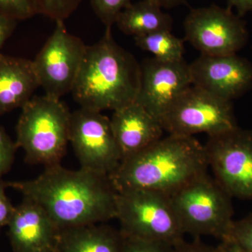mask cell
I'll use <instances>...</instances> for the list:
<instances>
[{
    "label": "cell",
    "instance_id": "cell-26",
    "mask_svg": "<svg viewBox=\"0 0 252 252\" xmlns=\"http://www.w3.org/2000/svg\"><path fill=\"white\" fill-rule=\"evenodd\" d=\"M5 188V182L0 180V231L3 227L9 224L16 207L6 195Z\"/></svg>",
    "mask_w": 252,
    "mask_h": 252
},
{
    "label": "cell",
    "instance_id": "cell-10",
    "mask_svg": "<svg viewBox=\"0 0 252 252\" xmlns=\"http://www.w3.org/2000/svg\"><path fill=\"white\" fill-rule=\"evenodd\" d=\"M86 48L80 38L67 31L64 21H56L52 34L32 61L39 87L46 95L61 99L71 93Z\"/></svg>",
    "mask_w": 252,
    "mask_h": 252
},
{
    "label": "cell",
    "instance_id": "cell-30",
    "mask_svg": "<svg viewBox=\"0 0 252 252\" xmlns=\"http://www.w3.org/2000/svg\"><path fill=\"white\" fill-rule=\"evenodd\" d=\"M216 248L217 252H248L238 244L228 239L222 240Z\"/></svg>",
    "mask_w": 252,
    "mask_h": 252
},
{
    "label": "cell",
    "instance_id": "cell-2",
    "mask_svg": "<svg viewBox=\"0 0 252 252\" xmlns=\"http://www.w3.org/2000/svg\"><path fill=\"white\" fill-rule=\"evenodd\" d=\"M208 167L205 147L195 137L168 135L122 160L109 178L117 192L147 190L170 195Z\"/></svg>",
    "mask_w": 252,
    "mask_h": 252
},
{
    "label": "cell",
    "instance_id": "cell-9",
    "mask_svg": "<svg viewBox=\"0 0 252 252\" xmlns=\"http://www.w3.org/2000/svg\"><path fill=\"white\" fill-rule=\"evenodd\" d=\"M185 39L201 55L237 54L249 39L246 23L230 8L216 4L195 8L184 21Z\"/></svg>",
    "mask_w": 252,
    "mask_h": 252
},
{
    "label": "cell",
    "instance_id": "cell-4",
    "mask_svg": "<svg viewBox=\"0 0 252 252\" xmlns=\"http://www.w3.org/2000/svg\"><path fill=\"white\" fill-rule=\"evenodd\" d=\"M16 126L18 148L28 163L61 164L69 142L71 112L61 99L34 96L22 107Z\"/></svg>",
    "mask_w": 252,
    "mask_h": 252
},
{
    "label": "cell",
    "instance_id": "cell-17",
    "mask_svg": "<svg viewBox=\"0 0 252 252\" xmlns=\"http://www.w3.org/2000/svg\"><path fill=\"white\" fill-rule=\"evenodd\" d=\"M120 230L101 223L59 230L56 252H122Z\"/></svg>",
    "mask_w": 252,
    "mask_h": 252
},
{
    "label": "cell",
    "instance_id": "cell-25",
    "mask_svg": "<svg viewBox=\"0 0 252 252\" xmlns=\"http://www.w3.org/2000/svg\"><path fill=\"white\" fill-rule=\"evenodd\" d=\"M18 147L0 125V180L11 170Z\"/></svg>",
    "mask_w": 252,
    "mask_h": 252
},
{
    "label": "cell",
    "instance_id": "cell-18",
    "mask_svg": "<svg viewBox=\"0 0 252 252\" xmlns=\"http://www.w3.org/2000/svg\"><path fill=\"white\" fill-rule=\"evenodd\" d=\"M155 0H142L130 3L117 16V24L127 35H146L155 32L172 31L173 20Z\"/></svg>",
    "mask_w": 252,
    "mask_h": 252
},
{
    "label": "cell",
    "instance_id": "cell-1",
    "mask_svg": "<svg viewBox=\"0 0 252 252\" xmlns=\"http://www.w3.org/2000/svg\"><path fill=\"white\" fill-rule=\"evenodd\" d=\"M46 212L59 229L116 219L117 190L109 176L61 164L46 167L34 180L5 182Z\"/></svg>",
    "mask_w": 252,
    "mask_h": 252
},
{
    "label": "cell",
    "instance_id": "cell-6",
    "mask_svg": "<svg viewBox=\"0 0 252 252\" xmlns=\"http://www.w3.org/2000/svg\"><path fill=\"white\" fill-rule=\"evenodd\" d=\"M116 219L123 236L175 244L183 230L170 195L147 190L118 192Z\"/></svg>",
    "mask_w": 252,
    "mask_h": 252
},
{
    "label": "cell",
    "instance_id": "cell-22",
    "mask_svg": "<svg viewBox=\"0 0 252 252\" xmlns=\"http://www.w3.org/2000/svg\"><path fill=\"white\" fill-rule=\"evenodd\" d=\"M0 14L16 21H24L36 13L32 0H0Z\"/></svg>",
    "mask_w": 252,
    "mask_h": 252
},
{
    "label": "cell",
    "instance_id": "cell-16",
    "mask_svg": "<svg viewBox=\"0 0 252 252\" xmlns=\"http://www.w3.org/2000/svg\"><path fill=\"white\" fill-rule=\"evenodd\" d=\"M38 87L32 61L0 54V116L22 108Z\"/></svg>",
    "mask_w": 252,
    "mask_h": 252
},
{
    "label": "cell",
    "instance_id": "cell-29",
    "mask_svg": "<svg viewBox=\"0 0 252 252\" xmlns=\"http://www.w3.org/2000/svg\"><path fill=\"white\" fill-rule=\"evenodd\" d=\"M228 7L230 9L234 8L237 11V14L243 17L245 14L252 11V0H226Z\"/></svg>",
    "mask_w": 252,
    "mask_h": 252
},
{
    "label": "cell",
    "instance_id": "cell-5",
    "mask_svg": "<svg viewBox=\"0 0 252 252\" xmlns=\"http://www.w3.org/2000/svg\"><path fill=\"white\" fill-rule=\"evenodd\" d=\"M182 229L194 238H226L233 222L231 197L207 172L170 195Z\"/></svg>",
    "mask_w": 252,
    "mask_h": 252
},
{
    "label": "cell",
    "instance_id": "cell-31",
    "mask_svg": "<svg viewBox=\"0 0 252 252\" xmlns=\"http://www.w3.org/2000/svg\"><path fill=\"white\" fill-rule=\"evenodd\" d=\"M162 8L172 9L176 6L185 4L188 0H155Z\"/></svg>",
    "mask_w": 252,
    "mask_h": 252
},
{
    "label": "cell",
    "instance_id": "cell-23",
    "mask_svg": "<svg viewBox=\"0 0 252 252\" xmlns=\"http://www.w3.org/2000/svg\"><path fill=\"white\" fill-rule=\"evenodd\" d=\"M225 239L235 242L248 252H252V214L241 220H233L229 233Z\"/></svg>",
    "mask_w": 252,
    "mask_h": 252
},
{
    "label": "cell",
    "instance_id": "cell-28",
    "mask_svg": "<svg viewBox=\"0 0 252 252\" xmlns=\"http://www.w3.org/2000/svg\"><path fill=\"white\" fill-rule=\"evenodd\" d=\"M17 22L13 18L0 14V54H1V48L12 34Z\"/></svg>",
    "mask_w": 252,
    "mask_h": 252
},
{
    "label": "cell",
    "instance_id": "cell-27",
    "mask_svg": "<svg viewBox=\"0 0 252 252\" xmlns=\"http://www.w3.org/2000/svg\"><path fill=\"white\" fill-rule=\"evenodd\" d=\"M174 252H217V248L203 243L200 238L193 241H185L184 239L174 245Z\"/></svg>",
    "mask_w": 252,
    "mask_h": 252
},
{
    "label": "cell",
    "instance_id": "cell-12",
    "mask_svg": "<svg viewBox=\"0 0 252 252\" xmlns=\"http://www.w3.org/2000/svg\"><path fill=\"white\" fill-rule=\"evenodd\" d=\"M140 89L135 102L161 120L176 100L192 85L190 67L185 60L165 62L150 58L140 64Z\"/></svg>",
    "mask_w": 252,
    "mask_h": 252
},
{
    "label": "cell",
    "instance_id": "cell-19",
    "mask_svg": "<svg viewBox=\"0 0 252 252\" xmlns=\"http://www.w3.org/2000/svg\"><path fill=\"white\" fill-rule=\"evenodd\" d=\"M134 39L136 45L150 53L154 59L165 62H177L184 59V41L174 35L172 31L155 32Z\"/></svg>",
    "mask_w": 252,
    "mask_h": 252
},
{
    "label": "cell",
    "instance_id": "cell-15",
    "mask_svg": "<svg viewBox=\"0 0 252 252\" xmlns=\"http://www.w3.org/2000/svg\"><path fill=\"white\" fill-rule=\"evenodd\" d=\"M113 112L111 126L122 161L162 138L164 130L160 121L137 102Z\"/></svg>",
    "mask_w": 252,
    "mask_h": 252
},
{
    "label": "cell",
    "instance_id": "cell-24",
    "mask_svg": "<svg viewBox=\"0 0 252 252\" xmlns=\"http://www.w3.org/2000/svg\"><path fill=\"white\" fill-rule=\"evenodd\" d=\"M122 252H174V245L165 242L124 236Z\"/></svg>",
    "mask_w": 252,
    "mask_h": 252
},
{
    "label": "cell",
    "instance_id": "cell-3",
    "mask_svg": "<svg viewBox=\"0 0 252 252\" xmlns=\"http://www.w3.org/2000/svg\"><path fill=\"white\" fill-rule=\"evenodd\" d=\"M140 81V64L106 28L100 40L87 46L71 93L82 108L114 111L135 102Z\"/></svg>",
    "mask_w": 252,
    "mask_h": 252
},
{
    "label": "cell",
    "instance_id": "cell-8",
    "mask_svg": "<svg viewBox=\"0 0 252 252\" xmlns=\"http://www.w3.org/2000/svg\"><path fill=\"white\" fill-rule=\"evenodd\" d=\"M215 180L231 198L252 200V131L237 127L204 145Z\"/></svg>",
    "mask_w": 252,
    "mask_h": 252
},
{
    "label": "cell",
    "instance_id": "cell-14",
    "mask_svg": "<svg viewBox=\"0 0 252 252\" xmlns=\"http://www.w3.org/2000/svg\"><path fill=\"white\" fill-rule=\"evenodd\" d=\"M7 226L14 252H56L60 229L34 202L23 198Z\"/></svg>",
    "mask_w": 252,
    "mask_h": 252
},
{
    "label": "cell",
    "instance_id": "cell-32",
    "mask_svg": "<svg viewBox=\"0 0 252 252\" xmlns=\"http://www.w3.org/2000/svg\"><path fill=\"white\" fill-rule=\"evenodd\" d=\"M52 252V251H44V252Z\"/></svg>",
    "mask_w": 252,
    "mask_h": 252
},
{
    "label": "cell",
    "instance_id": "cell-21",
    "mask_svg": "<svg viewBox=\"0 0 252 252\" xmlns=\"http://www.w3.org/2000/svg\"><path fill=\"white\" fill-rule=\"evenodd\" d=\"M91 5L96 16L106 28H112L115 24L117 16L130 0H91Z\"/></svg>",
    "mask_w": 252,
    "mask_h": 252
},
{
    "label": "cell",
    "instance_id": "cell-7",
    "mask_svg": "<svg viewBox=\"0 0 252 252\" xmlns=\"http://www.w3.org/2000/svg\"><path fill=\"white\" fill-rule=\"evenodd\" d=\"M169 135H219L238 127L233 104L193 85L189 86L160 120Z\"/></svg>",
    "mask_w": 252,
    "mask_h": 252
},
{
    "label": "cell",
    "instance_id": "cell-13",
    "mask_svg": "<svg viewBox=\"0 0 252 252\" xmlns=\"http://www.w3.org/2000/svg\"><path fill=\"white\" fill-rule=\"evenodd\" d=\"M189 67L192 85L225 100L232 102L252 86V64L237 54L200 55Z\"/></svg>",
    "mask_w": 252,
    "mask_h": 252
},
{
    "label": "cell",
    "instance_id": "cell-11",
    "mask_svg": "<svg viewBox=\"0 0 252 252\" xmlns=\"http://www.w3.org/2000/svg\"><path fill=\"white\" fill-rule=\"evenodd\" d=\"M69 142L82 168L109 177L122 162L110 119L102 112L80 107L71 113Z\"/></svg>",
    "mask_w": 252,
    "mask_h": 252
},
{
    "label": "cell",
    "instance_id": "cell-20",
    "mask_svg": "<svg viewBox=\"0 0 252 252\" xmlns=\"http://www.w3.org/2000/svg\"><path fill=\"white\" fill-rule=\"evenodd\" d=\"M37 14L55 21L67 19L79 7L82 0H32Z\"/></svg>",
    "mask_w": 252,
    "mask_h": 252
}]
</instances>
